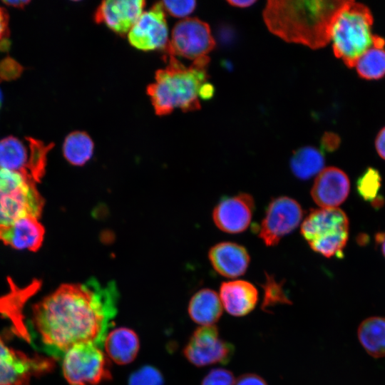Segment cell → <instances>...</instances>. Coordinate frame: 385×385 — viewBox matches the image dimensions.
Segmentation results:
<instances>
[{
    "label": "cell",
    "mask_w": 385,
    "mask_h": 385,
    "mask_svg": "<svg viewBox=\"0 0 385 385\" xmlns=\"http://www.w3.org/2000/svg\"><path fill=\"white\" fill-rule=\"evenodd\" d=\"M118 298L113 282L102 284L91 278L83 283L63 284L34 304L32 325L46 350L56 357L81 343L103 349Z\"/></svg>",
    "instance_id": "cell-1"
},
{
    "label": "cell",
    "mask_w": 385,
    "mask_h": 385,
    "mask_svg": "<svg viewBox=\"0 0 385 385\" xmlns=\"http://www.w3.org/2000/svg\"><path fill=\"white\" fill-rule=\"evenodd\" d=\"M346 1L270 0L263 19L268 29L285 41L319 48L329 42L334 23Z\"/></svg>",
    "instance_id": "cell-2"
},
{
    "label": "cell",
    "mask_w": 385,
    "mask_h": 385,
    "mask_svg": "<svg viewBox=\"0 0 385 385\" xmlns=\"http://www.w3.org/2000/svg\"><path fill=\"white\" fill-rule=\"evenodd\" d=\"M168 57V66L156 71L155 82L147 87L155 113L165 115L175 108L184 112L200 109L199 91L208 78L209 58L196 59L185 67L175 56Z\"/></svg>",
    "instance_id": "cell-3"
},
{
    "label": "cell",
    "mask_w": 385,
    "mask_h": 385,
    "mask_svg": "<svg viewBox=\"0 0 385 385\" xmlns=\"http://www.w3.org/2000/svg\"><path fill=\"white\" fill-rule=\"evenodd\" d=\"M373 16L365 5L346 1L334 23L331 39L335 56L349 68L374 46Z\"/></svg>",
    "instance_id": "cell-4"
},
{
    "label": "cell",
    "mask_w": 385,
    "mask_h": 385,
    "mask_svg": "<svg viewBox=\"0 0 385 385\" xmlns=\"http://www.w3.org/2000/svg\"><path fill=\"white\" fill-rule=\"evenodd\" d=\"M301 234L314 252L342 257L349 238V219L338 207L314 209L303 220Z\"/></svg>",
    "instance_id": "cell-5"
},
{
    "label": "cell",
    "mask_w": 385,
    "mask_h": 385,
    "mask_svg": "<svg viewBox=\"0 0 385 385\" xmlns=\"http://www.w3.org/2000/svg\"><path fill=\"white\" fill-rule=\"evenodd\" d=\"M36 184L19 172L0 168V225L27 216L40 217L44 200Z\"/></svg>",
    "instance_id": "cell-6"
},
{
    "label": "cell",
    "mask_w": 385,
    "mask_h": 385,
    "mask_svg": "<svg viewBox=\"0 0 385 385\" xmlns=\"http://www.w3.org/2000/svg\"><path fill=\"white\" fill-rule=\"evenodd\" d=\"M62 371L70 385H96L111 377L103 349L91 343L68 349L62 356Z\"/></svg>",
    "instance_id": "cell-7"
},
{
    "label": "cell",
    "mask_w": 385,
    "mask_h": 385,
    "mask_svg": "<svg viewBox=\"0 0 385 385\" xmlns=\"http://www.w3.org/2000/svg\"><path fill=\"white\" fill-rule=\"evenodd\" d=\"M26 140L27 145L14 136L0 140V168L19 172L38 183L45 173L46 157L53 144L46 145L31 137Z\"/></svg>",
    "instance_id": "cell-8"
},
{
    "label": "cell",
    "mask_w": 385,
    "mask_h": 385,
    "mask_svg": "<svg viewBox=\"0 0 385 385\" xmlns=\"http://www.w3.org/2000/svg\"><path fill=\"white\" fill-rule=\"evenodd\" d=\"M215 46V39L207 23L197 18H186L175 25L164 51L167 56L195 61L207 56Z\"/></svg>",
    "instance_id": "cell-9"
},
{
    "label": "cell",
    "mask_w": 385,
    "mask_h": 385,
    "mask_svg": "<svg viewBox=\"0 0 385 385\" xmlns=\"http://www.w3.org/2000/svg\"><path fill=\"white\" fill-rule=\"evenodd\" d=\"M52 358L29 356L9 346L0 337V385H29L33 376L50 371Z\"/></svg>",
    "instance_id": "cell-10"
},
{
    "label": "cell",
    "mask_w": 385,
    "mask_h": 385,
    "mask_svg": "<svg viewBox=\"0 0 385 385\" xmlns=\"http://www.w3.org/2000/svg\"><path fill=\"white\" fill-rule=\"evenodd\" d=\"M302 216L303 210L296 200L286 196L277 197L267 207L259 237L267 246H274L299 225Z\"/></svg>",
    "instance_id": "cell-11"
},
{
    "label": "cell",
    "mask_w": 385,
    "mask_h": 385,
    "mask_svg": "<svg viewBox=\"0 0 385 385\" xmlns=\"http://www.w3.org/2000/svg\"><path fill=\"white\" fill-rule=\"evenodd\" d=\"M233 354V346L220 338L215 325L198 327L184 349L187 359L197 366L227 364Z\"/></svg>",
    "instance_id": "cell-12"
},
{
    "label": "cell",
    "mask_w": 385,
    "mask_h": 385,
    "mask_svg": "<svg viewBox=\"0 0 385 385\" xmlns=\"http://www.w3.org/2000/svg\"><path fill=\"white\" fill-rule=\"evenodd\" d=\"M129 43L144 51L165 50L168 43V28L161 2L143 12L128 33Z\"/></svg>",
    "instance_id": "cell-13"
},
{
    "label": "cell",
    "mask_w": 385,
    "mask_h": 385,
    "mask_svg": "<svg viewBox=\"0 0 385 385\" xmlns=\"http://www.w3.org/2000/svg\"><path fill=\"white\" fill-rule=\"evenodd\" d=\"M254 208L252 195L240 193L221 200L213 210L212 218L216 226L222 231L239 233L248 227Z\"/></svg>",
    "instance_id": "cell-14"
},
{
    "label": "cell",
    "mask_w": 385,
    "mask_h": 385,
    "mask_svg": "<svg viewBox=\"0 0 385 385\" xmlns=\"http://www.w3.org/2000/svg\"><path fill=\"white\" fill-rule=\"evenodd\" d=\"M145 6V1L142 0L103 1L94 14V20L106 24L117 34H128Z\"/></svg>",
    "instance_id": "cell-15"
},
{
    "label": "cell",
    "mask_w": 385,
    "mask_h": 385,
    "mask_svg": "<svg viewBox=\"0 0 385 385\" xmlns=\"http://www.w3.org/2000/svg\"><path fill=\"white\" fill-rule=\"evenodd\" d=\"M347 175L336 167L324 168L317 176L311 190L313 200L321 207H337L349 195Z\"/></svg>",
    "instance_id": "cell-16"
},
{
    "label": "cell",
    "mask_w": 385,
    "mask_h": 385,
    "mask_svg": "<svg viewBox=\"0 0 385 385\" xmlns=\"http://www.w3.org/2000/svg\"><path fill=\"white\" fill-rule=\"evenodd\" d=\"M45 229L38 219L27 216L13 222L0 225V240L18 250L36 252L41 246Z\"/></svg>",
    "instance_id": "cell-17"
},
{
    "label": "cell",
    "mask_w": 385,
    "mask_h": 385,
    "mask_svg": "<svg viewBox=\"0 0 385 385\" xmlns=\"http://www.w3.org/2000/svg\"><path fill=\"white\" fill-rule=\"evenodd\" d=\"M208 257L215 270L229 278L242 275L250 263L247 250L230 242H220L211 247Z\"/></svg>",
    "instance_id": "cell-18"
},
{
    "label": "cell",
    "mask_w": 385,
    "mask_h": 385,
    "mask_svg": "<svg viewBox=\"0 0 385 385\" xmlns=\"http://www.w3.org/2000/svg\"><path fill=\"white\" fill-rule=\"evenodd\" d=\"M222 307L235 317H242L251 312L258 301V291L245 280L224 282L219 294Z\"/></svg>",
    "instance_id": "cell-19"
},
{
    "label": "cell",
    "mask_w": 385,
    "mask_h": 385,
    "mask_svg": "<svg viewBox=\"0 0 385 385\" xmlns=\"http://www.w3.org/2000/svg\"><path fill=\"white\" fill-rule=\"evenodd\" d=\"M139 347L136 333L125 327H119L108 332L103 346L108 356L118 364H127L133 361Z\"/></svg>",
    "instance_id": "cell-20"
},
{
    "label": "cell",
    "mask_w": 385,
    "mask_h": 385,
    "mask_svg": "<svg viewBox=\"0 0 385 385\" xmlns=\"http://www.w3.org/2000/svg\"><path fill=\"white\" fill-rule=\"evenodd\" d=\"M219 294L214 290L203 289L196 292L188 305L190 318L201 326L214 325L222 314Z\"/></svg>",
    "instance_id": "cell-21"
},
{
    "label": "cell",
    "mask_w": 385,
    "mask_h": 385,
    "mask_svg": "<svg viewBox=\"0 0 385 385\" xmlns=\"http://www.w3.org/2000/svg\"><path fill=\"white\" fill-rule=\"evenodd\" d=\"M360 344L376 358L385 357V317H371L364 319L357 331Z\"/></svg>",
    "instance_id": "cell-22"
},
{
    "label": "cell",
    "mask_w": 385,
    "mask_h": 385,
    "mask_svg": "<svg viewBox=\"0 0 385 385\" xmlns=\"http://www.w3.org/2000/svg\"><path fill=\"white\" fill-rule=\"evenodd\" d=\"M324 165L322 153L316 148L305 146L297 150L290 160L293 174L301 180H307L319 174Z\"/></svg>",
    "instance_id": "cell-23"
},
{
    "label": "cell",
    "mask_w": 385,
    "mask_h": 385,
    "mask_svg": "<svg viewBox=\"0 0 385 385\" xmlns=\"http://www.w3.org/2000/svg\"><path fill=\"white\" fill-rule=\"evenodd\" d=\"M94 144L86 132L73 131L64 140L63 154L73 165L81 166L87 163L93 153Z\"/></svg>",
    "instance_id": "cell-24"
},
{
    "label": "cell",
    "mask_w": 385,
    "mask_h": 385,
    "mask_svg": "<svg viewBox=\"0 0 385 385\" xmlns=\"http://www.w3.org/2000/svg\"><path fill=\"white\" fill-rule=\"evenodd\" d=\"M354 66L364 79L381 78L385 76V49L373 46L359 57Z\"/></svg>",
    "instance_id": "cell-25"
},
{
    "label": "cell",
    "mask_w": 385,
    "mask_h": 385,
    "mask_svg": "<svg viewBox=\"0 0 385 385\" xmlns=\"http://www.w3.org/2000/svg\"><path fill=\"white\" fill-rule=\"evenodd\" d=\"M381 182L380 173L372 167L366 168L356 181V190L359 196L376 208L382 205L384 200L379 196Z\"/></svg>",
    "instance_id": "cell-26"
},
{
    "label": "cell",
    "mask_w": 385,
    "mask_h": 385,
    "mask_svg": "<svg viewBox=\"0 0 385 385\" xmlns=\"http://www.w3.org/2000/svg\"><path fill=\"white\" fill-rule=\"evenodd\" d=\"M262 287L265 290L263 309L279 304H290L282 285L277 282L273 277L267 274L266 282Z\"/></svg>",
    "instance_id": "cell-27"
},
{
    "label": "cell",
    "mask_w": 385,
    "mask_h": 385,
    "mask_svg": "<svg viewBox=\"0 0 385 385\" xmlns=\"http://www.w3.org/2000/svg\"><path fill=\"white\" fill-rule=\"evenodd\" d=\"M160 372L151 366H144L134 371L128 379V385H163Z\"/></svg>",
    "instance_id": "cell-28"
},
{
    "label": "cell",
    "mask_w": 385,
    "mask_h": 385,
    "mask_svg": "<svg viewBox=\"0 0 385 385\" xmlns=\"http://www.w3.org/2000/svg\"><path fill=\"white\" fill-rule=\"evenodd\" d=\"M160 2L165 12L174 17H185L190 14L196 6L195 1H163Z\"/></svg>",
    "instance_id": "cell-29"
},
{
    "label": "cell",
    "mask_w": 385,
    "mask_h": 385,
    "mask_svg": "<svg viewBox=\"0 0 385 385\" xmlns=\"http://www.w3.org/2000/svg\"><path fill=\"white\" fill-rule=\"evenodd\" d=\"M232 373L227 369L217 368L210 371L203 379L201 385H235Z\"/></svg>",
    "instance_id": "cell-30"
},
{
    "label": "cell",
    "mask_w": 385,
    "mask_h": 385,
    "mask_svg": "<svg viewBox=\"0 0 385 385\" xmlns=\"http://www.w3.org/2000/svg\"><path fill=\"white\" fill-rule=\"evenodd\" d=\"M22 68L11 58H6L0 63V77L4 79L16 78Z\"/></svg>",
    "instance_id": "cell-31"
},
{
    "label": "cell",
    "mask_w": 385,
    "mask_h": 385,
    "mask_svg": "<svg viewBox=\"0 0 385 385\" xmlns=\"http://www.w3.org/2000/svg\"><path fill=\"white\" fill-rule=\"evenodd\" d=\"M340 144L339 137L334 133L326 132L321 139V147L327 152H332L337 149Z\"/></svg>",
    "instance_id": "cell-32"
},
{
    "label": "cell",
    "mask_w": 385,
    "mask_h": 385,
    "mask_svg": "<svg viewBox=\"0 0 385 385\" xmlns=\"http://www.w3.org/2000/svg\"><path fill=\"white\" fill-rule=\"evenodd\" d=\"M235 385H267L260 376L254 374H246L235 380Z\"/></svg>",
    "instance_id": "cell-33"
},
{
    "label": "cell",
    "mask_w": 385,
    "mask_h": 385,
    "mask_svg": "<svg viewBox=\"0 0 385 385\" xmlns=\"http://www.w3.org/2000/svg\"><path fill=\"white\" fill-rule=\"evenodd\" d=\"M9 34V15L6 9L0 6V43L7 39Z\"/></svg>",
    "instance_id": "cell-34"
},
{
    "label": "cell",
    "mask_w": 385,
    "mask_h": 385,
    "mask_svg": "<svg viewBox=\"0 0 385 385\" xmlns=\"http://www.w3.org/2000/svg\"><path fill=\"white\" fill-rule=\"evenodd\" d=\"M376 150L379 155L385 160V127L377 134L375 140Z\"/></svg>",
    "instance_id": "cell-35"
},
{
    "label": "cell",
    "mask_w": 385,
    "mask_h": 385,
    "mask_svg": "<svg viewBox=\"0 0 385 385\" xmlns=\"http://www.w3.org/2000/svg\"><path fill=\"white\" fill-rule=\"evenodd\" d=\"M215 93L214 87L209 83H205L200 88L199 98L203 100L211 98Z\"/></svg>",
    "instance_id": "cell-36"
},
{
    "label": "cell",
    "mask_w": 385,
    "mask_h": 385,
    "mask_svg": "<svg viewBox=\"0 0 385 385\" xmlns=\"http://www.w3.org/2000/svg\"><path fill=\"white\" fill-rule=\"evenodd\" d=\"M375 242L380 248L382 255L385 258V231L377 232L375 235Z\"/></svg>",
    "instance_id": "cell-37"
},
{
    "label": "cell",
    "mask_w": 385,
    "mask_h": 385,
    "mask_svg": "<svg viewBox=\"0 0 385 385\" xmlns=\"http://www.w3.org/2000/svg\"><path fill=\"white\" fill-rule=\"evenodd\" d=\"M227 3L235 7L247 8L255 3L254 0H231L227 1Z\"/></svg>",
    "instance_id": "cell-38"
},
{
    "label": "cell",
    "mask_w": 385,
    "mask_h": 385,
    "mask_svg": "<svg viewBox=\"0 0 385 385\" xmlns=\"http://www.w3.org/2000/svg\"><path fill=\"white\" fill-rule=\"evenodd\" d=\"M29 1H3V3L12 7L23 9L29 4Z\"/></svg>",
    "instance_id": "cell-39"
},
{
    "label": "cell",
    "mask_w": 385,
    "mask_h": 385,
    "mask_svg": "<svg viewBox=\"0 0 385 385\" xmlns=\"http://www.w3.org/2000/svg\"><path fill=\"white\" fill-rule=\"evenodd\" d=\"M2 101H3V95H2L1 90L0 89V108L1 107Z\"/></svg>",
    "instance_id": "cell-40"
}]
</instances>
